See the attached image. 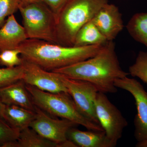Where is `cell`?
<instances>
[{"label": "cell", "instance_id": "obj_7", "mask_svg": "<svg viewBox=\"0 0 147 147\" xmlns=\"http://www.w3.org/2000/svg\"><path fill=\"white\" fill-rule=\"evenodd\" d=\"M59 74L79 111L89 120L100 125L95 108V101L98 92L96 87L86 81Z\"/></svg>", "mask_w": 147, "mask_h": 147}, {"label": "cell", "instance_id": "obj_9", "mask_svg": "<svg viewBox=\"0 0 147 147\" xmlns=\"http://www.w3.org/2000/svg\"><path fill=\"white\" fill-rule=\"evenodd\" d=\"M35 112V117L30 127L45 139L57 144L58 147L60 144L68 139L69 130L78 125L66 119L53 118L36 105Z\"/></svg>", "mask_w": 147, "mask_h": 147}, {"label": "cell", "instance_id": "obj_6", "mask_svg": "<svg viewBox=\"0 0 147 147\" xmlns=\"http://www.w3.org/2000/svg\"><path fill=\"white\" fill-rule=\"evenodd\" d=\"M95 108L98 119L106 137L112 147H115L121 138L124 129L128 124L127 121L103 93H98Z\"/></svg>", "mask_w": 147, "mask_h": 147}, {"label": "cell", "instance_id": "obj_2", "mask_svg": "<svg viewBox=\"0 0 147 147\" xmlns=\"http://www.w3.org/2000/svg\"><path fill=\"white\" fill-rule=\"evenodd\" d=\"M104 45L67 46L28 39L16 49L23 59L52 71L93 57Z\"/></svg>", "mask_w": 147, "mask_h": 147}, {"label": "cell", "instance_id": "obj_22", "mask_svg": "<svg viewBox=\"0 0 147 147\" xmlns=\"http://www.w3.org/2000/svg\"><path fill=\"white\" fill-rule=\"evenodd\" d=\"M20 54L17 49L6 50L1 51L0 54V64L7 67H13L21 65L22 58L19 57Z\"/></svg>", "mask_w": 147, "mask_h": 147}, {"label": "cell", "instance_id": "obj_18", "mask_svg": "<svg viewBox=\"0 0 147 147\" xmlns=\"http://www.w3.org/2000/svg\"><path fill=\"white\" fill-rule=\"evenodd\" d=\"M126 28L134 39L147 47V12L134 14L129 21Z\"/></svg>", "mask_w": 147, "mask_h": 147}, {"label": "cell", "instance_id": "obj_1", "mask_svg": "<svg viewBox=\"0 0 147 147\" xmlns=\"http://www.w3.org/2000/svg\"><path fill=\"white\" fill-rule=\"evenodd\" d=\"M52 71L90 82L98 92L105 94L117 92L116 79L129 74L120 65L113 41H107L97 54L89 59Z\"/></svg>", "mask_w": 147, "mask_h": 147}, {"label": "cell", "instance_id": "obj_14", "mask_svg": "<svg viewBox=\"0 0 147 147\" xmlns=\"http://www.w3.org/2000/svg\"><path fill=\"white\" fill-rule=\"evenodd\" d=\"M67 137L78 147H112L104 131H83L73 127L69 130Z\"/></svg>", "mask_w": 147, "mask_h": 147}, {"label": "cell", "instance_id": "obj_23", "mask_svg": "<svg viewBox=\"0 0 147 147\" xmlns=\"http://www.w3.org/2000/svg\"><path fill=\"white\" fill-rule=\"evenodd\" d=\"M20 0H0V28L5 21V18L18 10Z\"/></svg>", "mask_w": 147, "mask_h": 147}, {"label": "cell", "instance_id": "obj_17", "mask_svg": "<svg viewBox=\"0 0 147 147\" xmlns=\"http://www.w3.org/2000/svg\"><path fill=\"white\" fill-rule=\"evenodd\" d=\"M15 147H58V144L45 139L28 127L20 131Z\"/></svg>", "mask_w": 147, "mask_h": 147}, {"label": "cell", "instance_id": "obj_8", "mask_svg": "<svg viewBox=\"0 0 147 147\" xmlns=\"http://www.w3.org/2000/svg\"><path fill=\"white\" fill-rule=\"evenodd\" d=\"M115 85L133 96L137 110L134 119V137L138 142L147 140V92L137 80L127 76L116 79Z\"/></svg>", "mask_w": 147, "mask_h": 147}, {"label": "cell", "instance_id": "obj_27", "mask_svg": "<svg viewBox=\"0 0 147 147\" xmlns=\"http://www.w3.org/2000/svg\"><path fill=\"white\" fill-rule=\"evenodd\" d=\"M136 146L137 147H147V140L143 142H137Z\"/></svg>", "mask_w": 147, "mask_h": 147}, {"label": "cell", "instance_id": "obj_19", "mask_svg": "<svg viewBox=\"0 0 147 147\" xmlns=\"http://www.w3.org/2000/svg\"><path fill=\"white\" fill-rule=\"evenodd\" d=\"M20 132L0 118V147H15Z\"/></svg>", "mask_w": 147, "mask_h": 147}, {"label": "cell", "instance_id": "obj_21", "mask_svg": "<svg viewBox=\"0 0 147 147\" xmlns=\"http://www.w3.org/2000/svg\"><path fill=\"white\" fill-rule=\"evenodd\" d=\"M129 74L137 77L147 85V52H140L135 63L129 69Z\"/></svg>", "mask_w": 147, "mask_h": 147}, {"label": "cell", "instance_id": "obj_10", "mask_svg": "<svg viewBox=\"0 0 147 147\" xmlns=\"http://www.w3.org/2000/svg\"><path fill=\"white\" fill-rule=\"evenodd\" d=\"M22 59L21 65L24 71L22 80L25 84L49 92L68 93L59 73L49 71L33 63Z\"/></svg>", "mask_w": 147, "mask_h": 147}, {"label": "cell", "instance_id": "obj_16", "mask_svg": "<svg viewBox=\"0 0 147 147\" xmlns=\"http://www.w3.org/2000/svg\"><path fill=\"white\" fill-rule=\"evenodd\" d=\"M108 41L92 20L85 24L76 34L75 46L102 45Z\"/></svg>", "mask_w": 147, "mask_h": 147}, {"label": "cell", "instance_id": "obj_13", "mask_svg": "<svg viewBox=\"0 0 147 147\" xmlns=\"http://www.w3.org/2000/svg\"><path fill=\"white\" fill-rule=\"evenodd\" d=\"M0 99L5 105H15L35 112V105L22 80L0 88Z\"/></svg>", "mask_w": 147, "mask_h": 147}, {"label": "cell", "instance_id": "obj_4", "mask_svg": "<svg viewBox=\"0 0 147 147\" xmlns=\"http://www.w3.org/2000/svg\"><path fill=\"white\" fill-rule=\"evenodd\" d=\"M26 88L35 105L50 115L68 120L88 130L104 131L100 125L82 115L68 93L49 92L28 85Z\"/></svg>", "mask_w": 147, "mask_h": 147}, {"label": "cell", "instance_id": "obj_3", "mask_svg": "<svg viewBox=\"0 0 147 147\" xmlns=\"http://www.w3.org/2000/svg\"><path fill=\"white\" fill-rule=\"evenodd\" d=\"M108 3V0H67L56 15V35L59 44L74 46L79 30Z\"/></svg>", "mask_w": 147, "mask_h": 147}, {"label": "cell", "instance_id": "obj_11", "mask_svg": "<svg viewBox=\"0 0 147 147\" xmlns=\"http://www.w3.org/2000/svg\"><path fill=\"white\" fill-rule=\"evenodd\" d=\"M92 20L108 41L115 39L124 27L118 7L108 3L99 9Z\"/></svg>", "mask_w": 147, "mask_h": 147}, {"label": "cell", "instance_id": "obj_25", "mask_svg": "<svg viewBox=\"0 0 147 147\" xmlns=\"http://www.w3.org/2000/svg\"><path fill=\"white\" fill-rule=\"evenodd\" d=\"M42 0H20V4L22 5L28 4L32 3L41 2Z\"/></svg>", "mask_w": 147, "mask_h": 147}, {"label": "cell", "instance_id": "obj_20", "mask_svg": "<svg viewBox=\"0 0 147 147\" xmlns=\"http://www.w3.org/2000/svg\"><path fill=\"white\" fill-rule=\"evenodd\" d=\"M24 71L22 65L0 68V88L22 80Z\"/></svg>", "mask_w": 147, "mask_h": 147}, {"label": "cell", "instance_id": "obj_5", "mask_svg": "<svg viewBox=\"0 0 147 147\" xmlns=\"http://www.w3.org/2000/svg\"><path fill=\"white\" fill-rule=\"evenodd\" d=\"M18 10L28 39L59 44L56 35V15L45 3L20 4Z\"/></svg>", "mask_w": 147, "mask_h": 147}, {"label": "cell", "instance_id": "obj_15", "mask_svg": "<svg viewBox=\"0 0 147 147\" xmlns=\"http://www.w3.org/2000/svg\"><path fill=\"white\" fill-rule=\"evenodd\" d=\"M34 111L15 105H5L3 119L13 128L20 131L30 127L35 117Z\"/></svg>", "mask_w": 147, "mask_h": 147}, {"label": "cell", "instance_id": "obj_26", "mask_svg": "<svg viewBox=\"0 0 147 147\" xmlns=\"http://www.w3.org/2000/svg\"><path fill=\"white\" fill-rule=\"evenodd\" d=\"M5 106V105L3 103L0 99V118L3 119V113Z\"/></svg>", "mask_w": 147, "mask_h": 147}, {"label": "cell", "instance_id": "obj_24", "mask_svg": "<svg viewBox=\"0 0 147 147\" xmlns=\"http://www.w3.org/2000/svg\"><path fill=\"white\" fill-rule=\"evenodd\" d=\"M42 1L56 15L63 7L67 0H42Z\"/></svg>", "mask_w": 147, "mask_h": 147}, {"label": "cell", "instance_id": "obj_12", "mask_svg": "<svg viewBox=\"0 0 147 147\" xmlns=\"http://www.w3.org/2000/svg\"><path fill=\"white\" fill-rule=\"evenodd\" d=\"M28 39L24 27L18 24L13 14L10 15L0 28V51L16 49Z\"/></svg>", "mask_w": 147, "mask_h": 147}]
</instances>
